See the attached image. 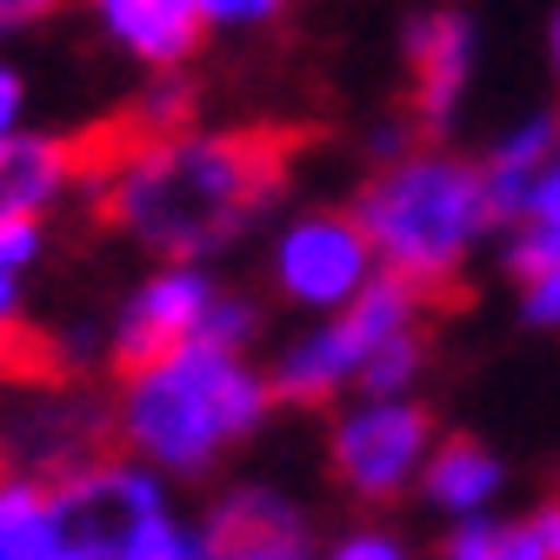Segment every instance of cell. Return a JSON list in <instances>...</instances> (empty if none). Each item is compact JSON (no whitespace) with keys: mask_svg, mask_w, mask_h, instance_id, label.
Here are the masks:
<instances>
[{"mask_svg":"<svg viewBox=\"0 0 560 560\" xmlns=\"http://www.w3.org/2000/svg\"><path fill=\"white\" fill-rule=\"evenodd\" d=\"M94 21L148 67H187L207 40V14L200 0H88Z\"/></svg>","mask_w":560,"mask_h":560,"instance_id":"cell-11","label":"cell"},{"mask_svg":"<svg viewBox=\"0 0 560 560\" xmlns=\"http://www.w3.org/2000/svg\"><path fill=\"white\" fill-rule=\"evenodd\" d=\"M267 407H273V387L234 354V347L187 340L167 361L127 374L114 434L140 460H161L174 474H200L234 441H247Z\"/></svg>","mask_w":560,"mask_h":560,"instance_id":"cell-2","label":"cell"},{"mask_svg":"<svg viewBox=\"0 0 560 560\" xmlns=\"http://www.w3.org/2000/svg\"><path fill=\"white\" fill-rule=\"evenodd\" d=\"M508 267H514L521 280H534V273L560 267V148H553V161L540 167V180L527 187L521 214H514V247H508Z\"/></svg>","mask_w":560,"mask_h":560,"instance_id":"cell-15","label":"cell"},{"mask_svg":"<svg viewBox=\"0 0 560 560\" xmlns=\"http://www.w3.org/2000/svg\"><path fill=\"white\" fill-rule=\"evenodd\" d=\"M428 447H434L428 407H413L407 394L368 400L354 413H340V428H334V480L361 501H394L428 467Z\"/></svg>","mask_w":560,"mask_h":560,"instance_id":"cell-5","label":"cell"},{"mask_svg":"<svg viewBox=\"0 0 560 560\" xmlns=\"http://www.w3.org/2000/svg\"><path fill=\"white\" fill-rule=\"evenodd\" d=\"M288 0H200L207 27H267Z\"/></svg>","mask_w":560,"mask_h":560,"instance_id":"cell-19","label":"cell"},{"mask_svg":"<svg viewBox=\"0 0 560 560\" xmlns=\"http://www.w3.org/2000/svg\"><path fill=\"white\" fill-rule=\"evenodd\" d=\"M214 280H207L200 267H167V273H154L148 288H140L127 307H120V320H114V368L120 374H140V368H154V361H167L174 347H187V340H200V327H207V307H214Z\"/></svg>","mask_w":560,"mask_h":560,"instance_id":"cell-7","label":"cell"},{"mask_svg":"<svg viewBox=\"0 0 560 560\" xmlns=\"http://www.w3.org/2000/svg\"><path fill=\"white\" fill-rule=\"evenodd\" d=\"M334 560H407L387 534H354V540H340L334 547Z\"/></svg>","mask_w":560,"mask_h":560,"instance_id":"cell-23","label":"cell"},{"mask_svg":"<svg viewBox=\"0 0 560 560\" xmlns=\"http://www.w3.org/2000/svg\"><path fill=\"white\" fill-rule=\"evenodd\" d=\"M34 254H40V221H0V260L27 267Z\"/></svg>","mask_w":560,"mask_h":560,"instance_id":"cell-21","label":"cell"},{"mask_svg":"<svg viewBox=\"0 0 560 560\" xmlns=\"http://www.w3.org/2000/svg\"><path fill=\"white\" fill-rule=\"evenodd\" d=\"M428 307H441L428 288H413L407 273H374L368 288L347 301L327 327H314L307 340H294L288 354L273 361V400H294V407H327L347 381H361V368H368V354L381 340H394V334H407V327H420V314Z\"/></svg>","mask_w":560,"mask_h":560,"instance_id":"cell-4","label":"cell"},{"mask_svg":"<svg viewBox=\"0 0 560 560\" xmlns=\"http://www.w3.org/2000/svg\"><path fill=\"white\" fill-rule=\"evenodd\" d=\"M114 560H194V534L180 521H167V508H154L148 521H133V534L120 540Z\"/></svg>","mask_w":560,"mask_h":560,"instance_id":"cell-18","label":"cell"},{"mask_svg":"<svg viewBox=\"0 0 560 560\" xmlns=\"http://www.w3.org/2000/svg\"><path fill=\"white\" fill-rule=\"evenodd\" d=\"M501 494V460L487 454L480 441H447L428 454V501L447 514H480L487 501Z\"/></svg>","mask_w":560,"mask_h":560,"instance_id":"cell-14","label":"cell"},{"mask_svg":"<svg viewBox=\"0 0 560 560\" xmlns=\"http://www.w3.org/2000/svg\"><path fill=\"white\" fill-rule=\"evenodd\" d=\"M534 527H540V540H547V560H560V501H547V508L534 514Z\"/></svg>","mask_w":560,"mask_h":560,"instance_id":"cell-25","label":"cell"},{"mask_svg":"<svg viewBox=\"0 0 560 560\" xmlns=\"http://www.w3.org/2000/svg\"><path fill=\"white\" fill-rule=\"evenodd\" d=\"M307 148L314 127L294 120L167 133L101 180V221L148 254L200 260L267 214Z\"/></svg>","mask_w":560,"mask_h":560,"instance_id":"cell-1","label":"cell"},{"mask_svg":"<svg viewBox=\"0 0 560 560\" xmlns=\"http://www.w3.org/2000/svg\"><path fill=\"white\" fill-rule=\"evenodd\" d=\"M420 368H428V334L407 327V334H394V340H381V347H374L354 387H361L368 400H394V394H407V387H413V374H420Z\"/></svg>","mask_w":560,"mask_h":560,"instance_id":"cell-17","label":"cell"},{"mask_svg":"<svg viewBox=\"0 0 560 560\" xmlns=\"http://www.w3.org/2000/svg\"><path fill=\"white\" fill-rule=\"evenodd\" d=\"M74 180L88 187L81 133H0V221H40Z\"/></svg>","mask_w":560,"mask_h":560,"instance_id":"cell-10","label":"cell"},{"mask_svg":"<svg viewBox=\"0 0 560 560\" xmlns=\"http://www.w3.org/2000/svg\"><path fill=\"white\" fill-rule=\"evenodd\" d=\"M441 553H447V560H547V540H540V527H534V521L501 527V521L467 514V521L441 540Z\"/></svg>","mask_w":560,"mask_h":560,"instance_id":"cell-16","label":"cell"},{"mask_svg":"<svg viewBox=\"0 0 560 560\" xmlns=\"http://www.w3.org/2000/svg\"><path fill=\"white\" fill-rule=\"evenodd\" d=\"M14 114H21V74L0 67V133H14Z\"/></svg>","mask_w":560,"mask_h":560,"instance_id":"cell-24","label":"cell"},{"mask_svg":"<svg viewBox=\"0 0 560 560\" xmlns=\"http://www.w3.org/2000/svg\"><path fill=\"white\" fill-rule=\"evenodd\" d=\"M400 54H407V101H413V120L441 133L460 107V88H467V67H474V21L454 14V8H428L413 14L407 34H400Z\"/></svg>","mask_w":560,"mask_h":560,"instance_id":"cell-8","label":"cell"},{"mask_svg":"<svg viewBox=\"0 0 560 560\" xmlns=\"http://www.w3.org/2000/svg\"><path fill=\"white\" fill-rule=\"evenodd\" d=\"M553 67H560V21H553Z\"/></svg>","mask_w":560,"mask_h":560,"instance_id":"cell-28","label":"cell"},{"mask_svg":"<svg viewBox=\"0 0 560 560\" xmlns=\"http://www.w3.org/2000/svg\"><path fill=\"white\" fill-rule=\"evenodd\" d=\"M194 560H314V540L301 508H288L267 487H241L194 534Z\"/></svg>","mask_w":560,"mask_h":560,"instance_id":"cell-9","label":"cell"},{"mask_svg":"<svg viewBox=\"0 0 560 560\" xmlns=\"http://www.w3.org/2000/svg\"><path fill=\"white\" fill-rule=\"evenodd\" d=\"M54 560H114V553H101V547H81V540H67V534H60V553H54Z\"/></svg>","mask_w":560,"mask_h":560,"instance_id":"cell-27","label":"cell"},{"mask_svg":"<svg viewBox=\"0 0 560 560\" xmlns=\"http://www.w3.org/2000/svg\"><path fill=\"white\" fill-rule=\"evenodd\" d=\"M60 521H54V487L34 474H0V560H54Z\"/></svg>","mask_w":560,"mask_h":560,"instance_id":"cell-13","label":"cell"},{"mask_svg":"<svg viewBox=\"0 0 560 560\" xmlns=\"http://www.w3.org/2000/svg\"><path fill=\"white\" fill-rule=\"evenodd\" d=\"M374 280V241L354 214H301L273 247V288L294 307H347Z\"/></svg>","mask_w":560,"mask_h":560,"instance_id":"cell-6","label":"cell"},{"mask_svg":"<svg viewBox=\"0 0 560 560\" xmlns=\"http://www.w3.org/2000/svg\"><path fill=\"white\" fill-rule=\"evenodd\" d=\"M354 221L374 241V260L407 273L434 301H454V273L467 247L494 228L487 214V180L474 161L454 154H394L354 200Z\"/></svg>","mask_w":560,"mask_h":560,"instance_id":"cell-3","label":"cell"},{"mask_svg":"<svg viewBox=\"0 0 560 560\" xmlns=\"http://www.w3.org/2000/svg\"><path fill=\"white\" fill-rule=\"evenodd\" d=\"M47 14H60V0H0V34H21Z\"/></svg>","mask_w":560,"mask_h":560,"instance_id":"cell-22","label":"cell"},{"mask_svg":"<svg viewBox=\"0 0 560 560\" xmlns=\"http://www.w3.org/2000/svg\"><path fill=\"white\" fill-rule=\"evenodd\" d=\"M14 273H21V267H8V260H0V327L14 320Z\"/></svg>","mask_w":560,"mask_h":560,"instance_id":"cell-26","label":"cell"},{"mask_svg":"<svg viewBox=\"0 0 560 560\" xmlns=\"http://www.w3.org/2000/svg\"><path fill=\"white\" fill-rule=\"evenodd\" d=\"M527 320L534 327H560V267L527 280Z\"/></svg>","mask_w":560,"mask_h":560,"instance_id":"cell-20","label":"cell"},{"mask_svg":"<svg viewBox=\"0 0 560 560\" xmlns=\"http://www.w3.org/2000/svg\"><path fill=\"white\" fill-rule=\"evenodd\" d=\"M553 148H560V120L553 114H534V120H521L494 154H487V167H480V180H487V214H494V228H514V214H521V200H527V187L540 180V167L553 161Z\"/></svg>","mask_w":560,"mask_h":560,"instance_id":"cell-12","label":"cell"}]
</instances>
